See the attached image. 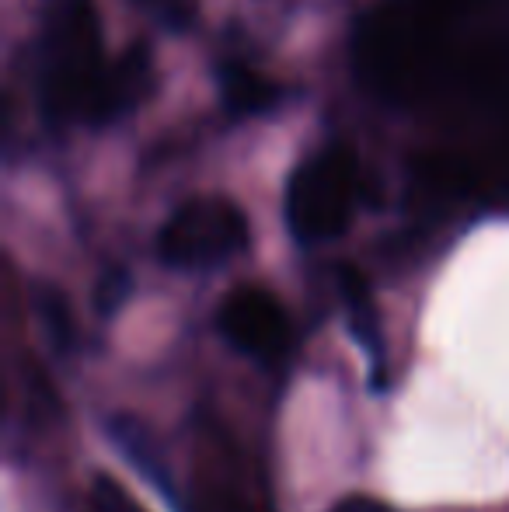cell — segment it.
Instances as JSON below:
<instances>
[{
  "mask_svg": "<svg viewBox=\"0 0 509 512\" xmlns=\"http://www.w3.org/2000/svg\"><path fill=\"white\" fill-rule=\"evenodd\" d=\"M102 67L95 0H42L35 84L46 119L84 122Z\"/></svg>",
  "mask_w": 509,
  "mask_h": 512,
  "instance_id": "cell-1",
  "label": "cell"
},
{
  "mask_svg": "<svg viewBox=\"0 0 509 512\" xmlns=\"http://www.w3.org/2000/svg\"><path fill=\"white\" fill-rule=\"evenodd\" d=\"M356 206V161L349 150L328 147L297 164L286 182V227L300 244L335 241Z\"/></svg>",
  "mask_w": 509,
  "mask_h": 512,
  "instance_id": "cell-2",
  "label": "cell"
},
{
  "mask_svg": "<svg viewBox=\"0 0 509 512\" xmlns=\"http://www.w3.org/2000/svg\"><path fill=\"white\" fill-rule=\"evenodd\" d=\"M252 241L248 216L224 196L189 199L164 220L157 255L171 269H217L245 255Z\"/></svg>",
  "mask_w": 509,
  "mask_h": 512,
  "instance_id": "cell-3",
  "label": "cell"
},
{
  "mask_svg": "<svg viewBox=\"0 0 509 512\" xmlns=\"http://www.w3.org/2000/svg\"><path fill=\"white\" fill-rule=\"evenodd\" d=\"M220 335L255 363L276 366L290 352L293 324L286 307L262 286H238L217 310Z\"/></svg>",
  "mask_w": 509,
  "mask_h": 512,
  "instance_id": "cell-4",
  "label": "cell"
},
{
  "mask_svg": "<svg viewBox=\"0 0 509 512\" xmlns=\"http://www.w3.org/2000/svg\"><path fill=\"white\" fill-rule=\"evenodd\" d=\"M150 84H154V60H150L147 46H129L126 53H119L112 63H105L98 84L88 98V112L84 122L102 126V122H116L126 112H133L136 105L147 98Z\"/></svg>",
  "mask_w": 509,
  "mask_h": 512,
  "instance_id": "cell-5",
  "label": "cell"
},
{
  "mask_svg": "<svg viewBox=\"0 0 509 512\" xmlns=\"http://www.w3.org/2000/svg\"><path fill=\"white\" fill-rule=\"evenodd\" d=\"M109 436H112V443H116L119 450L126 453L129 464H133L136 471H140L143 478H147L150 485H154L157 492L164 495V499L175 502V488H171V471H168V464H164V453H161V446H157L154 432H150L147 425L140 422V418L116 415L109 422Z\"/></svg>",
  "mask_w": 509,
  "mask_h": 512,
  "instance_id": "cell-6",
  "label": "cell"
},
{
  "mask_svg": "<svg viewBox=\"0 0 509 512\" xmlns=\"http://www.w3.org/2000/svg\"><path fill=\"white\" fill-rule=\"evenodd\" d=\"M220 95H224V105L231 115H262L279 105L283 91L272 77L258 74L255 67L231 63L220 77Z\"/></svg>",
  "mask_w": 509,
  "mask_h": 512,
  "instance_id": "cell-7",
  "label": "cell"
},
{
  "mask_svg": "<svg viewBox=\"0 0 509 512\" xmlns=\"http://www.w3.org/2000/svg\"><path fill=\"white\" fill-rule=\"evenodd\" d=\"M339 290H342V297H346L349 324H353L356 342L363 345V352H367L370 363H374V377H381V356H384L381 352V328H377V310H374V300H370L367 279L346 265V269L339 272Z\"/></svg>",
  "mask_w": 509,
  "mask_h": 512,
  "instance_id": "cell-8",
  "label": "cell"
},
{
  "mask_svg": "<svg viewBox=\"0 0 509 512\" xmlns=\"http://www.w3.org/2000/svg\"><path fill=\"white\" fill-rule=\"evenodd\" d=\"M35 307H39V317H42V328H46L49 345H53L60 356L63 352H70V345H74V317H70V307H67V300H63V293L60 290H39Z\"/></svg>",
  "mask_w": 509,
  "mask_h": 512,
  "instance_id": "cell-9",
  "label": "cell"
},
{
  "mask_svg": "<svg viewBox=\"0 0 509 512\" xmlns=\"http://www.w3.org/2000/svg\"><path fill=\"white\" fill-rule=\"evenodd\" d=\"M88 499H91V512H147L129 495L123 481H116L112 474H95L91 478Z\"/></svg>",
  "mask_w": 509,
  "mask_h": 512,
  "instance_id": "cell-10",
  "label": "cell"
},
{
  "mask_svg": "<svg viewBox=\"0 0 509 512\" xmlns=\"http://www.w3.org/2000/svg\"><path fill=\"white\" fill-rule=\"evenodd\" d=\"M136 7H143V11L150 14V18H157L161 25L168 28H189L192 18H196V7L199 0H133Z\"/></svg>",
  "mask_w": 509,
  "mask_h": 512,
  "instance_id": "cell-11",
  "label": "cell"
},
{
  "mask_svg": "<svg viewBox=\"0 0 509 512\" xmlns=\"http://www.w3.org/2000/svg\"><path fill=\"white\" fill-rule=\"evenodd\" d=\"M332 512H398V509H391L387 502L367 499V495H346V499L335 502Z\"/></svg>",
  "mask_w": 509,
  "mask_h": 512,
  "instance_id": "cell-12",
  "label": "cell"
}]
</instances>
